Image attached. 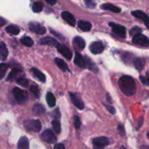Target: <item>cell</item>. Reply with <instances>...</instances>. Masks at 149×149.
I'll return each mask as SVG.
<instances>
[{"instance_id":"obj_9","label":"cell","mask_w":149,"mask_h":149,"mask_svg":"<svg viewBox=\"0 0 149 149\" xmlns=\"http://www.w3.org/2000/svg\"><path fill=\"white\" fill-rule=\"evenodd\" d=\"M57 49H58V52L61 54L62 56H63L66 59L70 60L73 56V53L71 52V50L68 48L67 46L64 45H58V46L57 47Z\"/></svg>"},{"instance_id":"obj_5","label":"cell","mask_w":149,"mask_h":149,"mask_svg":"<svg viewBox=\"0 0 149 149\" xmlns=\"http://www.w3.org/2000/svg\"><path fill=\"white\" fill-rule=\"evenodd\" d=\"M132 42L135 45H141V46L147 47L149 45L148 38L142 34H139L133 36L132 37Z\"/></svg>"},{"instance_id":"obj_24","label":"cell","mask_w":149,"mask_h":149,"mask_svg":"<svg viewBox=\"0 0 149 149\" xmlns=\"http://www.w3.org/2000/svg\"><path fill=\"white\" fill-rule=\"evenodd\" d=\"M5 30L7 33L14 35H17L20 33V29L18 28V26H15V25H10L6 28Z\"/></svg>"},{"instance_id":"obj_37","label":"cell","mask_w":149,"mask_h":149,"mask_svg":"<svg viewBox=\"0 0 149 149\" xmlns=\"http://www.w3.org/2000/svg\"><path fill=\"white\" fill-rule=\"evenodd\" d=\"M80 126H81V121H80L79 117L75 115L74 116V127H76V129H79Z\"/></svg>"},{"instance_id":"obj_32","label":"cell","mask_w":149,"mask_h":149,"mask_svg":"<svg viewBox=\"0 0 149 149\" xmlns=\"http://www.w3.org/2000/svg\"><path fill=\"white\" fill-rule=\"evenodd\" d=\"M52 127H53V129L55 130V132L59 134V133L61 132V123H60V121H58V119H55L52 121Z\"/></svg>"},{"instance_id":"obj_27","label":"cell","mask_w":149,"mask_h":149,"mask_svg":"<svg viewBox=\"0 0 149 149\" xmlns=\"http://www.w3.org/2000/svg\"><path fill=\"white\" fill-rule=\"evenodd\" d=\"M84 61H85V67H88V69L90 70H92L94 72H97L98 70H97V67L92 62V61L90 59H89L87 56H85L84 58Z\"/></svg>"},{"instance_id":"obj_19","label":"cell","mask_w":149,"mask_h":149,"mask_svg":"<svg viewBox=\"0 0 149 149\" xmlns=\"http://www.w3.org/2000/svg\"><path fill=\"white\" fill-rule=\"evenodd\" d=\"M78 26L81 30L84 32H89L92 28V24L88 21L85 20H79L78 21Z\"/></svg>"},{"instance_id":"obj_6","label":"cell","mask_w":149,"mask_h":149,"mask_svg":"<svg viewBox=\"0 0 149 149\" xmlns=\"http://www.w3.org/2000/svg\"><path fill=\"white\" fill-rule=\"evenodd\" d=\"M109 26H111L112 31L118 36L122 38L126 37V28L125 26H122V25L116 24V23H112V22L109 23Z\"/></svg>"},{"instance_id":"obj_18","label":"cell","mask_w":149,"mask_h":149,"mask_svg":"<svg viewBox=\"0 0 149 149\" xmlns=\"http://www.w3.org/2000/svg\"><path fill=\"white\" fill-rule=\"evenodd\" d=\"M74 64L80 67H85V61L84 58H83L82 56L79 53L77 52L75 53V57H74Z\"/></svg>"},{"instance_id":"obj_42","label":"cell","mask_w":149,"mask_h":149,"mask_svg":"<svg viewBox=\"0 0 149 149\" xmlns=\"http://www.w3.org/2000/svg\"><path fill=\"white\" fill-rule=\"evenodd\" d=\"M138 127L137 129H139L140 127H141V126H142V124H143V117H141V118H140V119L138 120Z\"/></svg>"},{"instance_id":"obj_20","label":"cell","mask_w":149,"mask_h":149,"mask_svg":"<svg viewBox=\"0 0 149 149\" xmlns=\"http://www.w3.org/2000/svg\"><path fill=\"white\" fill-rule=\"evenodd\" d=\"M101 8L103 10H109V11L113 12V13H120L122 10H121V8L119 7H116V6L113 5V4H104L103 5H101Z\"/></svg>"},{"instance_id":"obj_25","label":"cell","mask_w":149,"mask_h":149,"mask_svg":"<svg viewBox=\"0 0 149 149\" xmlns=\"http://www.w3.org/2000/svg\"><path fill=\"white\" fill-rule=\"evenodd\" d=\"M55 64H56V65L58 66V67H59L61 70H62V71L65 72L66 70H68V66H67V64H65V62L63 61V60L61 59V58H55Z\"/></svg>"},{"instance_id":"obj_1","label":"cell","mask_w":149,"mask_h":149,"mask_svg":"<svg viewBox=\"0 0 149 149\" xmlns=\"http://www.w3.org/2000/svg\"><path fill=\"white\" fill-rule=\"evenodd\" d=\"M119 86L122 93L126 96H133L136 92V83L130 76L121 77L119 80Z\"/></svg>"},{"instance_id":"obj_38","label":"cell","mask_w":149,"mask_h":149,"mask_svg":"<svg viewBox=\"0 0 149 149\" xmlns=\"http://www.w3.org/2000/svg\"><path fill=\"white\" fill-rule=\"evenodd\" d=\"M105 105V107H106V109L108 110V111H109L111 114L113 115V114L116 113V110H115V108H113V107L111 106V105Z\"/></svg>"},{"instance_id":"obj_31","label":"cell","mask_w":149,"mask_h":149,"mask_svg":"<svg viewBox=\"0 0 149 149\" xmlns=\"http://www.w3.org/2000/svg\"><path fill=\"white\" fill-rule=\"evenodd\" d=\"M8 67L9 66L7 65V64H4V63L0 64V80H1V79L4 77Z\"/></svg>"},{"instance_id":"obj_16","label":"cell","mask_w":149,"mask_h":149,"mask_svg":"<svg viewBox=\"0 0 149 149\" xmlns=\"http://www.w3.org/2000/svg\"><path fill=\"white\" fill-rule=\"evenodd\" d=\"M17 149H29V140L27 137H20L17 143Z\"/></svg>"},{"instance_id":"obj_7","label":"cell","mask_w":149,"mask_h":149,"mask_svg":"<svg viewBox=\"0 0 149 149\" xmlns=\"http://www.w3.org/2000/svg\"><path fill=\"white\" fill-rule=\"evenodd\" d=\"M29 26L30 31H31L33 33L37 34H45L46 33V28L38 23L31 22L29 24Z\"/></svg>"},{"instance_id":"obj_17","label":"cell","mask_w":149,"mask_h":149,"mask_svg":"<svg viewBox=\"0 0 149 149\" xmlns=\"http://www.w3.org/2000/svg\"><path fill=\"white\" fill-rule=\"evenodd\" d=\"M8 56V50L5 44L2 42H0V60L4 61Z\"/></svg>"},{"instance_id":"obj_34","label":"cell","mask_w":149,"mask_h":149,"mask_svg":"<svg viewBox=\"0 0 149 149\" xmlns=\"http://www.w3.org/2000/svg\"><path fill=\"white\" fill-rule=\"evenodd\" d=\"M17 83L20 86H23V87H27L29 86V80L24 77H20V78L17 79Z\"/></svg>"},{"instance_id":"obj_11","label":"cell","mask_w":149,"mask_h":149,"mask_svg":"<svg viewBox=\"0 0 149 149\" xmlns=\"http://www.w3.org/2000/svg\"><path fill=\"white\" fill-rule=\"evenodd\" d=\"M73 45L77 51H81L85 47L86 42L81 37H75L73 39Z\"/></svg>"},{"instance_id":"obj_44","label":"cell","mask_w":149,"mask_h":149,"mask_svg":"<svg viewBox=\"0 0 149 149\" xmlns=\"http://www.w3.org/2000/svg\"><path fill=\"white\" fill-rule=\"evenodd\" d=\"M5 23H6V20H4V18H0V26H4Z\"/></svg>"},{"instance_id":"obj_39","label":"cell","mask_w":149,"mask_h":149,"mask_svg":"<svg viewBox=\"0 0 149 149\" xmlns=\"http://www.w3.org/2000/svg\"><path fill=\"white\" fill-rule=\"evenodd\" d=\"M140 80H141V81L142 82V83H143L144 85H146V86H148L149 83H148V77H145L144 76H140Z\"/></svg>"},{"instance_id":"obj_41","label":"cell","mask_w":149,"mask_h":149,"mask_svg":"<svg viewBox=\"0 0 149 149\" xmlns=\"http://www.w3.org/2000/svg\"><path fill=\"white\" fill-rule=\"evenodd\" d=\"M54 149H65V146L63 143H57L54 146Z\"/></svg>"},{"instance_id":"obj_22","label":"cell","mask_w":149,"mask_h":149,"mask_svg":"<svg viewBox=\"0 0 149 149\" xmlns=\"http://www.w3.org/2000/svg\"><path fill=\"white\" fill-rule=\"evenodd\" d=\"M31 70L33 75H34L36 78L39 79V80H40L41 82H42V83H45V80H46V77H45V75L42 72H40L39 70L35 68V67H32Z\"/></svg>"},{"instance_id":"obj_43","label":"cell","mask_w":149,"mask_h":149,"mask_svg":"<svg viewBox=\"0 0 149 149\" xmlns=\"http://www.w3.org/2000/svg\"><path fill=\"white\" fill-rule=\"evenodd\" d=\"M45 1L50 5H54V4H56V0H45Z\"/></svg>"},{"instance_id":"obj_21","label":"cell","mask_w":149,"mask_h":149,"mask_svg":"<svg viewBox=\"0 0 149 149\" xmlns=\"http://www.w3.org/2000/svg\"><path fill=\"white\" fill-rule=\"evenodd\" d=\"M146 61L144 58H137L134 60V66L138 71L141 72L145 66Z\"/></svg>"},{"instance_id":"obj_4","label":"cell","mask_w":149,"mask_h":149,"mask_svg":"<svg viewBox=\"0 0 149 149\" xmlns=\"http://www.w3.org/2000/svg\"><path fill=\"white\" fill-rule=\"evenodd\" d=\"M41 139L43 141L50 143V144H53L57 142L56 136L51 129H46L44 131L43 133L41 134Z\"/></svg>"},{"instance_id":"obj_3","label":"cell","mask_w":149,"mask_h":149,"mask_svg":"<svg viewBox=\"0 0 149 149\" xmlns=\"http://www.w3.org/2000/svg\"><path fill=\"white\" fill-rule=\"evenodd\" d=\"M25 127L29 131L39 132L42 129V124L39 120H29L25 122Z\"/></svg>"},{"instance_id":"obj_10","label":"cell","mask_w":149,"mask_h":149,"mask_svg":"<svg viewBox=\"0 0 149 149\" xmlns=\"http://www.w3.org/2000/svg\"><path fill=\"white\" fill-rule=\"evenodd\" d=\"M90 50L93 54L101 53L104 51V45L100 42H93L90 44Z\"/></svg>"},{"instance_id":"obj_15","label":"cell","mask_w":149,"mask_h":149,"mask_svg":"<svg viewBox=\"0 0 149 149\" xmlns=\"http://www.w3.org/2000/svg\"><path fill=\"white\" fill-rule=\"evenodd\" d=\"M69 94H70V96H71V101H72L73 104H74V105H75L78 109L79 110L84 109V105L82 101L81 100V99H80L79 97H78V96L74 93H71H71H69Z\"/></svg>"},{"instance_id":"obj_36","label":"cell","mask_w":149,"mask_h":149,"mask_svg":"<svg viewBox=\"0 0 149 149\" xmlns=\"http://www.w3.org/2000/svg\"><path fill=\"white\" fill-rule=\"evenodd\" d=\"M84 2H85L86 6L89 8H94L96 6L95 2L93 0H84Z\"/></svg>"},{"instance_id":"obj_40","label":"cell","mask_w":149,"mask_h":149,"mask_svg":"<svg viewBox=\"0 0 149 149\" xmlns=\"http://www.w3.org/2000/svg\"><path fill=\"white\" fill-rule=\"evenodd\" d=\"M118 131H119V134H120L121 135H124V134H125V127H124V126L122 125V124H119V125L118 126Z\"/></svg>"},{"instance_id":"obj_26","label":"cell","mask_w":149,"mask_h":149,"mask_svg":"<svg viewBox=\"0 0 149 149\" xmlns=\"http://www.w3.org/2000/svg\"><path fill=\"white\" fill-rule=\"evenodd\" d=\"M32 111L36 115H42L45 112V109L40 104H36V105H33V108H32Z\"/></svg>"},{"instance_id":"obj_30","label":"cell","mask_w":149,"mask_h":149,"mask_svg":"<svg viewBox=\"0 0 149 149\" xmlns=\"http://www.w3.org/2000/svg\"><path fill=\"white\" fill-rule=\"evenodd\" d=\"M20 42L22 44L27 47H31L33 45V41L30 37H24L20 39Z\"/></svg>"},{"instance_id":"obj_29","label":"cell","mask_w":149,"mask_h":149,"mask_svg":"<svg viewBox=\"0 0 149 149\" xmlns=\"http://www.w3.org/2000/svg\"><path fill=\"white\" fill-rule=\"evenodd\" d=\"M44 7L43 3L41 2V1H35L33 3V6H32V10H33L34 13H40L42 11Z\"/></svg>"},{"instance_id":"obj_12","label":"cell","mask_w":149,"mask_h":149,"mask_svg":"<svg viewBox=\"0 0 149 149\" xmlns=\"http://www.w3.org/2000/svg\"><path fill=\"white\" fill-rule=\"evenodd\" d=\"M131 13H132V15H134L135 17H136V18H138L142 20L145 23L146 26L147 28H148V23L149 21V19H148V15H147L144 12L141 11V10H135V11H132Z\"/></svg>"},{"instance_id":"obj_23","label":"cell","mask_w":149,"mask_h":149,"mask_svg":"<svg viewBox=\"0 0 149 149\" xmlns=\"http://www.w3.org/2000/svg\"><path fill=\"white\" fill-rule=\"evenodd\" d=\"M46 100H47V102L48 105H49L50 108H53V107H55V104H56V99H55V96H54V94L52 93V92H48V93H47Z\"/></svg>"},{"instance_id":"obj_35","label":"cell","mask_w":149,"mask_h":149,"mask_svg":"<svg viewBox=\"0 0 149 149\" xmlns=\"http://www.w3.org/2000/svg\"><path fill=\"white\" fill-rule=\"evenodd\" d=\"M30 89H31V91L32 93L34 95L35 97L39 98V96H40V92H39V89H38L36 86H31Z\"/></svg>"},{"instance_id":"obj_28","label":"cell","mask_w":149,"mask_h":149,"mask_svg":"<svg viewBox=\"0 0 149 149\" xmlns=\"http://www.w3.org/2000/svg\"><path fill=\"white\" fill-rule=\"evenodd\" d=\"M21 72L22 70H20V69L13 68V70H12V71L10 72V74H8V77H7V81H12V80H13L15 79V76L17 75L18 73Z\"/></svg>"},{"instance_id":"obj_8","label":"cell","mask_w":149,"mask_h":149,"mask_svg":"<svg viewBox=\"0 0 149 149\" xmlns=\"http://www.w3.org/2000/svg\"><path fill=\"white\" fill-rule=\"evenodd\" d=\"M93 143L95 147L102 149L109 144V140L106 137H95L93 140Z\"/></svg>"},{"instance_id":"obj_46","label":"cell","mask_w":149,"mask_h":149,"mask_svg":"<svg viewBox=\"0 0 149 149\" xmlns=\"http://www.w3.org/2000/svg\"><path fill=\"white\" fill-rule=\"evenodd\" d=\"M94 148H96V147H94ZM94 149H96V148H94ZM97 149H100V148H97Z\"/></svg>"},{"instance_id":"obj_14","label":"cell","mask_w":149,"mask_h":149,"mask_svg":"<svg viewBox=\"0 0 149 149\" xmlns=\"http://www.w3.org/2000/svg\"><path fill=\"white\" fill-rule=\"evenodd\" d=\"M61 17L64 20L67 22L70 26H74L76 24V20L74 18V15H73L71 13H70L69 12L64 11L61 13Z\"/></svg>"},{"instance_id":"obj_45","label":"cell","mask_w":149,"mask_h":149,"mask_svg":"<svg viewBox=\"0 0 149 149\" xmlns=\"http://www.w3.org/2000/svg\"><path fill=\"white\" fill-rule=\"evenodd\" d=\"M106 98H107V101L109 102V103H111L112 100L111 99V96L109 93H106Z\"/></svg>"},{"instance_id":"obj_2","label":"cell","mask_w":149,"mask_h":149,"mask_svg":"<svg viewBox=\"0 0 149 149\" xmlns=\"http://www.w3.org/2000/svg\"><path fill=\"white\" fill-rule=\"evenodd\" d=\"M13 93L15 99L20 105H23L28 101V93L26 91L15 87L13 89Z\"/></svg>"},{"instance_id":"obj_33","label":"cell","mask_w":149,"mask_h":149,"mask_svg":"<svg viewBox=\"0 0 149 149\" xmlns=\"http://www.w3.org/2000/svg\"><path fill=\"white\" fill-rule=\"evenodd\" d=\"M142 32V29L139 27V26H134L133 28H132V29H130V34L131 36H135V35L139 34H141Z\"/></svg>"},{"instance_id":"obj_13","label":"cell","mask_w":149,"mask_h":149,"mask_svg":"<svg viewBox=\"0 0 149 149\" xmlns=\"http://www.w3.org/2000/svg\"><path fill=\"white\" fill-rule=\"evenodd\" d=\"M39 43L41 45H48L50 46L55 47V48H57L59 45V42L57 41V39L50 37H45L42 38L39 41Z\"/></svg>"}]
</instances>
